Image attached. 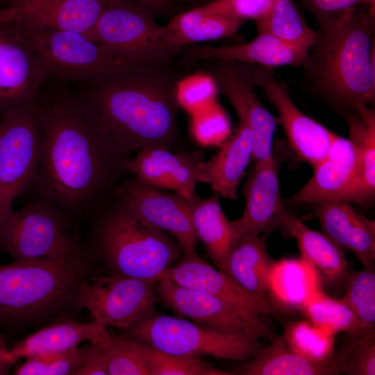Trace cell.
<instances>
[{
	"mask_svg": "<svg viewBox=\"0 0 375 375\" xmlns=\"http://www.w3.org/2000/svg\"><path fill=\"white\" fill-rule=\"evenodd\" d=\"M7 349L6 338L3 334L0 332V354L4 353Z\"/></svg>",
	"mask_w": 375,
	"mask_h": 375,
	"instance_id": "obj_48",
	"label": "cell"
},
{
	"mask_svg": "<svg viewBox=\"0 0 375 375\" xmlns=\"http://www.w3.org/2000/svg\"><path fill=\"white\" fill-rule=\"evenodd\" d=\"M309 49L288 44L267 33H259L250 42L226 47L200 46L185 51L191 60L214 58L257 64L265 67L302 66Z\"/></svg>",
	"mask_w": 375,
	"mask_h": 375,
	"instance_id": "obj_25",
	"label": "cell"
},
{
	"mask_svg": "<svg viewBox=\"0 0 375 375\" xmlns=\"http://www.w3.org/2000/svg\"><path fill=\"white\" fill-rule=\"evenodd\" d=\"M154 64L133 65L95 80L83 96L103 131L128 156L153 147L172 151L178 140L176 87Z\"/></svg>",
	"mask_w": 375,
	"mask_h": 375,
	"instance_id": "obj_2",
	"label": "cell"
},
{
	"mask_svg": "<svg viewBox=\"0 0 375 375\" xmlns=\"http://www.w3.org/2000/svg\"><path fill=\"white\" fill-rule=\"evenodd\" d=\"M185 287L209 293L232 306L260 334L262 339L274 338L262 315L273 312L272 305L251 294L229 276L198 256H182L160 277Z\"/></svg>",
	"mask_w": 375,
	"mask_h": 375,
	"instance_id": "obj_13",
	"label": "cell"
},
{
	"mask_svg": "<svg viewBox=\"0 0 375 375\" xmlns=\"http://www.w3.org/2000/svg\"><path fill=\"white\" fill-rule=\"evenodd\" d=\"M221 61L212 78L217 91L228 100L240 122L246 124L253 133L251 159L259 162L272 158L276 120L256 94L253 68L243 62Z\"/></svg>",
	"mask_w": 375,
	"mask_h": 375,
	"instance_id": "obj_15",
	"label": "cell"
},
{
	"mask_svg": "<svg viewBox=\"0 0 375 375\" xmlns=\"http://www.w3.org/2000/svg\"><path fill=\"white\" fill-rule=\"evenodd\" d=\"M156 281L115 273L97 275L81 285L78 303L93 321L126 330L154 311Z\"/></svg>",
	"mask_w": 375,
	"mask_h": 375,
	"instance_id": "obj_11",
	"label": "cell"
},
{
	"mask_svg": "<svg viewBox=\"0 0 375 375\" xmlns=\"http://www.w3.org/2000/svg\"><path fill=\"white\" fill-rule=\"evenodd\" d=\"M111 197L171 235L181 247L183 256L190 257L197 253V238L189 204L181 195L151 188L131 175L117 185Z\"/></svg>",
	"mask_w": 375,
	"mask_h": 375,
	"instance_id": "obj_12",
	"label": "cell"
},
{
	"mask_svg": "<svg viewBox=\"0 0 375 375\" xmlns=\"http://www.w3.org/2000/svg\"><path fill=\"white\" fill-rule=\"evenodd\" d=\"M300 310L308 321L335 335L346 333L361 335L360 323L352 310L341 299L332 298L319 290L302 305Z\"/></svg>",
	"mask_w": 375,
	"mask_h": 375,
	"instance_id": "obj_34",
	"label": "cell"
},
{
	"mask_svg": "<svg viewBox=\"0 0 375 375\" xmlns=\"http://www.w3.org/2000/svg\"><path fill=\"white\" fill-rule=\"evenodd\" d=\"M109 0H12L0 7V24L88 35Z\"/></svg>",
	"mask_w": 375,
	"mask_h": 375,
	"instance_id": "obj_18",
	"label": "cell"
},
{
	"mask_svg": "<svg viewBox=\"0 0 375 375\" xmlns=\"http://www.w3.org/2000/svg\"><path fill=\"white\" fill-rule=\"evenodd\" d=\"M374 330L357 336H350L349 351L342 373L350 375L375 374Z\"/></svg>",
	"mask_w": 375,
	"mask_h": 375,
	"instance_id": "obj_42",
	"label": "cell"
},
{
	"mask_svg": "<svg viewBox=\"0 0 375 375\" xmlns=\"http://www.w3.org/2000/svg\"><path fill=\"white\" fill-rule=\"evenodd\" d=\"M282 335L294 351L312 361L326 362L335 354L334 335L308 320L288 324Z\"/></svg>",
	"mask_w": 375,
	"mask_h": 375,
	"instance_id": "obj_36",
	"label": "cell"
},
{
	"mask_svg": "<svg viewBox=\"0 0 375 375\" xmlns=\"http://www.w3.org/2000/svg\"><path fill=\"white\" fill-rule=\"evenodd\" d=\"M345 346L326 362L312 361L294 351L283 335L274 338L252 358L242 361L231 372L240 375H333L342 373L347 356Z\"/></svg>",
	"mask_w": 375,
	"mask_h": 375,
	"instance_id": "obj_24",
	"label": "cell"
},
{
	"mask_svg": "<svg viewBox=\"0 0 375 375\" xmlns=\"http://www.w3.org/2000/svg\"><path fill=\"white\" fill-rule=\"evenodd\" d=\"M314 204L324 233L340 247L351 251L364 268L374 266L375 222L341 200Z\"/></svg>",
	"mask_w": 375,
	"mask_h": 375,
	"instance_id": "obj_22",
	"label": "cell"
},
{
	"mask_svg": "<svg viewBox=\"0 0 375 375\" xmlns=\"http://www.w3.org/2000/svg\"><path fill=\"white\" fill-rule=\"evenodd\" d=\"M203 153L173 152L164 148H148L126 162L130 175L151 188L172 190L189 199L197 183H206Z\"/></svg>",
	"mask_w": 375,
	"mask_h": 375,
	"instance_id": "obj_19",
	"label": "cell"
},
{
	"mask_svg": "<svg viewBox=\"0 0 375 375\" xmlns=\"http://www.w3.org/2000/svg\"><path fill=\"white\" fill-rule=\"evenodd\" d=\"M90 342L69 350L42 353L25 358L14 369L17 375H67L84 361Z\"/></svg>",
	"mask_w": 375,
	"mask_h": 375,
	"instance_id": "obj_38",
	"label": "cell"
},
{
	"mask_svg": "<svg viewBox=\"0 0 375 375\" xmlns=\"http://www.w3.org/2000/svg\"><path fill=\"white\" fill-rule=\"evenodd\" d=\"M37 107L40 147L29 188L74 222L89 219L130 175L131 156L117 147L83 96L58 90Z\"/></svg>",
	"mask_w": 375,
	"mask_h": 375,
	"instance_id": "obj_1",
	"label": "cell"
},
{
	"mask_svg": "<svg viewBox=\"0 0 375 375\" xmlns=\"http://www.w3.org/2000/svg\"><path fill=\"white\" fill-rule=\"evenodd\" d=\"M244 22L206 12L198 7L175 16L166 26L178 44L184 45L227 38Z\"/></svg>",
	"mask_w": 375,
	"mask_h": 375,
	"instance_id": "obj_32",
	"label": "cell"
},
{
	"mask_svg": "<svg viewBox=\"0 0 375 375\" xmlns=\"http://www.w3.org/2000/svg\"><path fill=\"white\" fill-rule=\"evenodd\" d=\"M47 74L22 31L0 24V113L36 106Z\"/></svg>",
	"mask_w": 375,
	"mask_h": 375,
	"instance_id": "obj_14",
	"label": "cell"
},
{
	"mask_svg": "<svg viewBox=\"0 0 375 375\" xmlns=\"http://www.w3.org/2000/svg\"><path fill=\"white\" fill-rule=\"evenodd\" d=\"M88 219L90 246L110 273L158 281L183 256L171 235L111 197Z\"/></svg>",
	"mask_w": 375,
	"mask_h": 375,
	"instance_id": "obj_5",
	"label": "cell"
},
{
	"mask_svg": "<svg viewBox=\"0 0 375 375\" xmlns=\"http://www.w3.org/2000/svg\"><path fill=\"white\" fill-rule=\"evenodd\" d=\"M155 290L158 300L179 317L220 333L262 339L232 306L209 293L180 285L163 276L156 281Z\"/></svg>",
	"mask_w": 375,
	"mask_h": 375,
	"instance_id": "obj_17",
	"label": "cell"
},
{
	"mask_svg": "<svg viewBox=\"0 0 375 375\" xmlns=\"http://www.w3.org/2000/svg\"><path fill=\"white\" fill-rule=\"evenodd\" d=\"M87 35L134 65L165 62L181 48L166 26L119 0L108 1Z\"/></svg>",
	"mask_w": 375,
	"mask_h": 375,
	"instance_id": "obj_8",
	"label": "cell"
},
{
	"mask_svg": "<svg viewBox=\"0 0 375 375\" xmlns=\"http://www.w3.org/2000/svg\"><path fill=\"white\" fill-rule=\"evenodd\" d=\"M106 358L109 375H149L147 364L130 337L109 334L99 345Z\"/></svg>",
	"mask_w": 375,
	"mask_h": 375,
	"instance_id": "obj_39",
	"label": "cell"
},
{
	"mask_svg": "<svg viewBox=\"0 0 375 375\" xmlns=\"http://www.w3.org/2000/svg\"><path fill=\"white\" fill-rule=\"evenodd\" d=\"M347 290L341 299L358 318L361 334L375 327L374 266L349 273Z\"/></svg>",
	"mask_w": 375,
	"mask_h": 375,
	"instance_id": "obj_37",
	"label": "cell"
},
{
	"mask_svg": "<svg viewBox=\"0 0 375 375\" xmlns=\"http://www.w3.org/2000/svg\"><path fill=\"white\" fill-rule=\"evenodd\" d=\"M259 33H267L288 44L310 49L315 38L293 0H276L269 12L256 21Z\"/></svg>",
	"mask_w": 375,
	"mask_h": 375,
	"instance_id": "obj_33",
	"label": "cell"
},
{
	"mask_svg": "<svg viewBox=\"0 0 375 375\" xmlns=\"http://www.w3.org/2000/svg\"><path fill=\"white\" fill-rule=\"evenodd\" d=\"M189 204L194 231L204 245L216 268L223 271L227 255L233 244L230 220L225 215L215 192L208 198L197 193L187 200Z\"/></svg>",
	"mask_w": 375,
	"mask_h": 375,
	"instance_id": "obj_31",
	"label": "cell"
},
{
	"mask_svg": "<svg viewBox=\"0 0 375 375\" xmlns=\"http://www.w3.org/2000/svg\"><path fill=\"white\" fill-rule=\"evenodd\" d=\"M71 375H109L106 356L103 350L90 343L83 363Z\"/></svg>",
	"mask_w": 375,
	"mask_h": 375,
	"instance_id": "obj_45",
	"label": "cell"
},
{
	"mask_svg": "<svg viewBox=\"0 0 375 375\" xmlns=\"http://www.w3.org/2000/svg\"><path fill=\"white\" fill-rule=\"evenodd\" d=\"M109 333L106 326L93 320L82 323L72 318L60 319L8 347L0 354V359L14 365L22 358L69 350L84 342L98 344L105 341Z\"/></svg>",
	"mask_w": 375,
	"mask_h": 375,
	"instance_id": "obj_23",
	"label": "cell"
},
{
	"mask_svg": "<svg viewBox=\"0 0 375 375\" xmlns=\"http://www.w3.org/2000/svg\"><path fill=\"white\" fill-rule=\"evenodd\" d=\"M76 224L49 201L35 198L0 224V251L15 261L74 258L90 248Z\"/></svg>",
	"mask_w": 375,
	"mask_h": 375,
	"instance_id": "obj_6",
	"label": "cell"
},
{
	"mask_svg": "<svg viewBox=\"0 0 375 375\" xmlns=\"http://www.w3.org/2000/svg\"><path fill=\"white\" fill-rule=\"evenodd\" d=\"M253 79L276 109L290 144L299 158L313 167L327 153L335 133L303 114L278 81L272 67L256 65Z\"/></svg>",
	"mask_w": 375,
	"mask_h": 375,
	"instance_id": "obj_16",
	"label": "cell"
},
{
	"mask_svg": "<svg viewBox=\"0 0 375 375\" xmlns=\"http://www.w3.org/2000/svg\"><path fill=\"white\" fill-rule=\"evenodd\" d=\"M37 105L0 113V224L14 210L15 200L29 189L35 173L41 136Z\"/></svg>",
	"mask_w": 375,
	"mask_h": 375,
	"instance_id": "obj_10",
	"label": "cell"
},
{
	"mask_svg": "<svg viewBox=\"0 0 375 375\" xmlns=\"http://www.w3.org/2000/svg\"><path fill=\"white\" fill-rule=\"evenodd\" d=\"M18 28L48 74L94 81L134 65L82 32Z\"/></svg>",
	"mask_w": 375,
	"mask_h": 375,
	"instance_id": "obj_9",
	"label": "cell"
},
{
	"mask_svg": "<svg viewBox=\"0 0 375 375\" xmlns=\"http://www.w3.org/2000/svg\"><path fill=\"white\" fill-rule=\"evenodd\" d=\"M276 0H213L198 8L206 12L245 22L265 16Z\"/></svg>",
	"mask_w": 375,
	"mask_h": 375,
	"instance_id": "obj_43",
	"label": "cell"
},
{
	"mask_svg": "<svg viewBox=\"0 0 375 375\" xmlns=\"http://www.w3.org/2000/svg\"><path fill=\"white\" fill-rule=\"evenodd\" d=\"M321 282L317 272L301 258L272 260L267 276L268 298L272 305L300 310L313 293L322 290Z\"/></svg>",
	"mask_w": 375,
	"mask_h": 375,
	"instance_id": "obj_30",
	"label": "cell"
},
{
	"mask_svg": "<svg viewBox=\"0 0 375 375\" xmlns=\"http://www.w3.org/2000/svg\"><path fill=\"white\" fill-rule=\"evenodd\" d=\"M206 1H208V2H209V1H213V0H206Z\"/></svg>",
	"mask_w": 375,
	"mask_h": 375,
	"instance_id": "obj_49",
	"label": "cell"
},
{
	"mask_svg": "<svg viewBox=\"0 0 375 375\" xmlns=\"http://www.w3.org/2000/svg\"><path fill=\"white\" fill-rule=\"evenodd\" d=\"M90 248L65 260H33L0 265V326L40 328L81 311V285L97 275Z\"/></svg>",
	"mask_w": 375,
	"mask_h": 375,
	"instance_id": "obj_4",
	"label": "cell"
},
{
	"mask_svg": "<svg viewBox=\"0 0 375 375\" xmlns=\"http://www.w3.org/2000/svg\"><path fill=\"white\" fill-rule=\"evenodd\" d=\"M253 135L250 128L240 122L236 132L221 146L219 151L203 161L206 183L224 198L235 199L238 186L252 158Z\"/></svg>",
	"mask_w": 375,
	"mask_h": 375,
	"instance_id": "obj_28",
	"label": "cell"
},
{
	"mask_svg": "<svg viewBox=\"0 0 375 375\" xmlns=\"http://www.w3.org/2000/svg\"><path fill=\"white\" fill-rule=\"evenodd\" d=\"M217 88L212 76H191L176 86V99L190 114L193 115L216 101Z\"/></svg>",
	"mask_w": 375,
	"mask_h": 375,
	"instance_id": "obj_41",
	"label": "cell"
},
{
	"mask_svg": "<svg viewBox=\"0 0 375 375\" xmlns=\"http://www.w3.org/2000/svg\"><path fill=\"white\" fill-rule=\"evenodd\" d=\"M131 338L133 345L140 353L147 364L149 375L232 374L230 372L215 367L201 357L182 356L169 353L147 343Z\"/></svg>",
	"mask_w": 375,
	"mask_h": 375,
	"instance_id": "obj_35",
	"label": "cell"
},
{
	"mask_svg": "<svg viewBox=\"0 0 375 375\" xmlns=\"http://www.w3.org/2000/svg\"><path fill=\"white\" fill-rule=\"evenodd\" d=\"M318 22L329 19L347 10L375 7V0H299Z\"/></svg>",
	"mask_w": 375,
	"mask_h": 375,
	"instance_id": "obj_44",
	"label": "cell"
},
{
	"mask_svg": "<svg viewBox=\"0 0 375 375\" xmlns=\"http://www.w3.org/2000/svg\"><path fill=\"white\" fill-rule=\"evenodd\" d=\"M121 1V0H119ZM140 3L151 8H160L165 6L168 0H130Z\"/></svg>",
	"mask_w": 375,
	"mask_h": 375,
	"instance_id": "obj_46",
	"label": "cell"
},
{
	"mask_svg": "<svg viewBox=\"0 0 375 375\" xmlns=\"http://www.w3.org/2000/svg\"><path fill=\"white\" fill-rule=\"evenodd\" d=\"M374 7L351 9L318 22L302 65L303 78L343 114L375 100Z\"/></svg>",
	"mask_w": 375,
	"mask_h": 375,
	"instance_id": "obj_3",
	"label": "cell"
},
{
	"mask_svg": "<svg viewBox=\"0 0 375 375\" xmlns=\"http://www.w3.org/2000/svg\"><path fill=\"white\" fill-rule=\"evenodd\" d=\"M344 116L349 139L358 150V165L353 183L339 200L365 204L375 193V111L367 105H361Z\"/></svg>",
	"mask_w": 375,
	"mask_h": 375,
	"instance_id": "obj_27",
	"label": "cell"
},
{
	"mask_svg": "<svg viewBox=\"0 0 375 375\" xmlns=\"http://www.w3.org/2000/svg\"><path fill=\"white\" fill-rule=\"evenodd\" d=\"M191 132L201 145L221 146L231 133L229 118L224 109L213 102L192 115Z\"/></svg>",
	"mask_w": 375,
	"mask_h": 375,
	"instance_id": "obj_40",
	"label": "cell"
},
{
	"mask_svg": "<svg viewBox=\"0 0 375 375\" xmlns=\"http://www.w3.org/2000/svg\"><path fill=\"white\" fill-rule=\"evenodd\" d=\"M358 150L349 140L335 134L325 156L314 167L307 183L290 199L294 204L339 200L358 172Z\"/></svg>",
	"mask_w": 375,
	"mask_h": 375,
	"instance_id": "obj_21",
	"label": "cell"
},
{
	"mask_svg": "<svg viewBox=\"0 0 375 375\" xmlns=\"http://www.w3.org/2000/svg\"><path fill=\"white\" fill-rule=\"evenodd\" d=\"M272 260L266 235L247 233L233 244L222 272L251 294L270 303L267 276Z\"/></svg>",
	"mask_w": 375,
	"mask_h": 375,
	"instance_id": "obj_29",
	"label": "cell"
},
{
	"mask_svg": "<svg viewBox=\"0 0 375 375\" xmlns=\"http://www.w3.org/2000/svg\"><path fill=\"white\" fill-rule=\"evenodd\" d=\"M124 331L128 337L182 356H210L242 362L254 356L262 347L260 339L220 333L188 319L154 311Z\"/></svg>",
	"mask_w": 375,
	"mask_h": 375,
	"instance_id": "obj_7",
	"label": "cell"
},
{
	"mask_svg": "<svg viewBox=\"0 0 375 375\" xmlns=\"http://www.w3.org/2000/svg\"><path fill=\"white\" fill-rule=\"evenodd\" d=\"M278 167L274 156L255 162L243 188V213L238 219L230 220L233 244L244 234H260L278 226V217L285 204L280 193Z\"/></svg>",
	"mask_w": 375,
	"mask_h": 375,
	"instance_id": "obj_20",
	"label": "cell"
},
{
	"mask_svg": "<svg viewBox=\"0 0 375 375\" xmlns=\"http://www.w3.org/2000/svg\"><path fill=\"white\" fill-rule=\"evenodd\" d=\"M14 365L0 359V375L9 374Z\"/></svg>",
	"mask_w": 375,
	"mask_h": 375,
	"instance_id": "obj_47",
	"label": "cell"
},
{
	"mask_svg": "<svg viewBox=\"0 0 375 375\" xmlns=\"http://www.w3.org/2000/svg\"><path fill=\"white\" fill-rule=\"evenodd\" d=\"M278 226L296 240L301 258L314 268L321 280L330 283L347 280L349 272L344 252L324 233L308 227L285 206L280 212Z\"/></svg>",
	"mask_w": 375,
	"mask_h": 375,
	"instance_id": "obj_26",
	"label": "cell"
}]
</instances>
